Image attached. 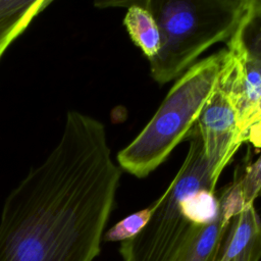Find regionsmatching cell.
<instances>
[{"mask_svg":"<svg viewBox=\"0 0 261 261\" xmlns=\"http://www.w3.org/2000/svg\"><path fill=\"white\" fill-rule=\"evenodd\" d=\"M241 186L246 204L254 203L261 196V155L240 175Z\"/></svg>","mask_w":261,"mask_h":261,"instance_id":"4fadbf2b","label":"cell"},{"mask_svg":"<svg viewBox=\"0 0 261 261\" xmlns=\"http://www.w3.org/2000/svg\"><path fill=\"white\" fill-rule=\"evenodd\" d=\"M250 142L255 148H261V122L251 125L244 134V142Z\"/></svg>","mask_w":261,"mask_h":261,"instance_id":"9a60e30c","label":"cell"},{"mask_svg":"<svg viewBox=\"0 0 261 261\" xmlns=\"http://www.w3.org/2000/svg\"><path fill=\"white\" fill-rule=\"evenodd\" d=\"M252 14L253 0L250 10L226 42L225 59L218 82V88L229 98L237 111L243 142L244 134L255 121L261 94V66L250 58L243 37Z\"/></svg>","mask_w":261,"mask_h":261,"instance_id":"5b68a950","label":"cell"},{"mask_svg":"<svg viewBox=\"0 0 261 261\" xmlns=\"http://www.w3.org/2000/svg\"><path fill=\"white\" fill-rule=\"evenodd\" d=\"M261 122V94H260V98H259V103H258V108H257V114H256V118L253 124L255 123H259ZM252 124V125H253Z\"/></svg>","mask_w":261,"mask_h":261,"instance_id":"2e32d148","label":"cell"},{"mask_svg":"<svg viewBox=\"0 0 261 261\" xmlns=\"http://www.w3.org/2000/svg\"><path fill=\"white\" fill-rule=\"evenodd\" d=\"M244 42L252 60L261 66V13L253 8V14L244 30Z\"/></svg>","mask_w":261,"mask_h":261,"instance_id":"7c38bea8","label":"cell"},{"mask_svg":"<svg viewBox=\"0 0 261 261\" xmlns=\"http://www.w3.org/2000/svg\"><path fill=\"white\" fill-rule=\"evenodd\" d=\"M50 3L51 1L47 0H0V58L11 43Z\"/></svg>","mask_w":261,"mask_h":261,"instance_id":"9c48e42d","label":"cell"},{"mask_svg":"<svg viewBox=\"0 0 261 261\" xmlns=\"http://www.w3.org/2000/svg\"><path fill=\"white\" fill-rule=\"evenodd\" d=\"M261 259V231L252 242L230 261H260Z\"/></svg>","mask_w":261,"mask_h":261,"instance_id":"5bb4252c","label":"cell"},{"mask_svg":"<svg viewBox=\"0 0 261 261\" xmlns=\"http://www.w3.org/2000/svg\"><path fill=\"white\" fill-rule=\"evenodd\" d=\"M154 16L161 37L150 73L160 85L181 75L211 46L227 42L250 10L252 0L137 1Z\"/></svg>","mask_w":261,"mask_h":261,"instance_id":"7a4b0ae2","label":"cell"},{"mask_svg":"<svg viewBox=\"0 0 261 261\" xmlns=\"http://www.w3.org/2000/svg\"><path fill=\"white\" fill-rule=\"evenodd\" d=\"M225 53L219 50L181 74L147 125L117 153L120 168L139 178L146 177L188 138L218 87Z\"/></svg>","mask_w":261,"mask_h":261,"instance_id":"3957f363","label":"cell"},{"mask_svg":"<svg viewBox=\"0 0 261 261\" xmlns=\"http://www.w3.org/2000/svg\"><path fill=\"white\" fill-rule=\"evenodd\" d=\"M184 216L195 225H204L212 222L219 213V201L216 192L202 189L181 202Z\"/></svg>","mask_w":261,"mask_h":261,"instance_id":"30bf717a","label":"cell"},{"mask_svg":"<svg viewBox=\"0 0 261 261\" xmlns=\"http://www.w3.org/2000/svg\"><path fill=\"white\" fill-rule=\"evenodd\" d=\"M253 8L256 12L261 13V0H253Z\"/></svg>","mask_w":261,"mask_h":261,"instance_id":"e0dca14e","label":"cell"},{"mask_svg":"<svg viewBox=\"0 0 261 261\" xmlns=\"http://www.w3.org/2000/svg\"><path fill=\"white\" fill-rule=\"evenodd\" d=\"M120 176L104 124L69 110L57 144L4 201L0 261H93Z\"/></svg>","mask_w":261,"mask_h":261,"instance_id":"6da1fadb","label":"cell"},{"mask_svg":"<svg viewBox=\"0 0 261 261\" xmlns=\"http://www.w3.org/2000/svg\"><path fill=\"white\" fill-rule=\"evenodd\" d=\"M157 207V202L154 201L150 206L135 212L125 218L121 219L110 227L104 234L103 239L106 242H123L137 236L148 223L152 214Z\"/></svg>","mask_w":261,"mask_h":261,"instance_id":"8fae6325","label":"cell"},{"mask_svg":"<svg viewBox=\"0 0 261 261\" xmlns=\"http://www.w3.org/2000/svg\"><path fill=\"white\" fill-rule=\"evenodd\" d=\"M188 138L186 158L167 189L156 200L157 207L148 223L137 236L121 242L119 253L123 261H172L195 225L184 216L181 202L202 189L216 192L197 124Z\"/></svg>","mask_w":261,"mask_h":261,"instance_id":"277c9868","label":"cell"},{"mask_svg":"<svg viewBox=\"0 0 261 261\" xmlns=\"http://www.w3.org/2000/svg\"><path fill=\"white\" fill-rule=\"evenodd\" d=\"M197 127L210 177L216 188L221 172L244 143L237 111L218 87L201 112Z\"/></svg>","mask_w":261,"mask_h":261,"instance_id":"8992f818","label":"cell"},{"mask_svg":"<svg viewBox=\"0 0 261 261\" xmlns=\"http://www.w3.org/2000/svg\"><path fill=\"white\" fill-rule=\"evenodd\" d=\"M219 213L212 222L194 225L172 261H216L230 222L245 207L241 191L225 188L218 197Z\"/></svg>","mask_w":261,"mask_h":261,"instance_id":"52a82bcc","label":"cell"},{"mask_svg":"<svg viewBox=\"0 0 261 261\" xmlns=\"http://www.w3.org/2000/svg\"><path fill=\"white\" fill-rule=\"evenodd\" d=\"M115 5L127 8L123 24L134 44L149 60L153 59L161 47L160 31L154 16L137 1L118 2Z\"/></svg>","mask_w":261,"mask_h":261,"instance_id":"ba28073f","label":"cell"}]
</instances>
